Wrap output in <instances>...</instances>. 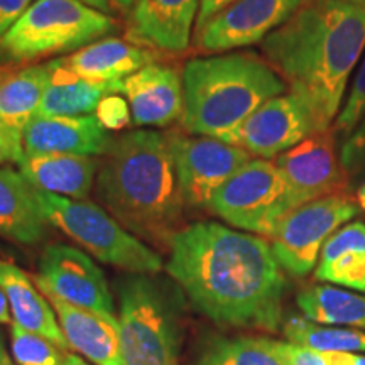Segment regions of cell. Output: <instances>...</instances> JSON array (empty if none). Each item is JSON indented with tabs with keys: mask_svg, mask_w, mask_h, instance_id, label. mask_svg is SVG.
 <instances>
[{
	"mask_svg": "<svg viewBox=\"0 0 365 365\" xmlns=\"http://www.w3.org/2000/svg\"><path fill=\"white\" fill-rule=\"evenodd\" d=\"M170 252L168 272L196 312L223 327L279 330L286 277L262 237L200 222L178 232Z\"/></svg>",
	"mask_w": 365,
	"mask_h": 365,
	"instance_id": "cell-1",
	"label": "cell"
},
{
	"mask_svg": "<svg viewBox=\"0 0 365 365\" xmlns=\"http://www.w3.org/2000/svg\"><path fill=\"white\" fill-rule=\"evenodd\" d=\"M364 49L365 6L344 0H304L262 41L267 61L309 108L318 132L331 127Z\"/></svg>",
	"mask_w": 365,
	"mask_h": 365,
	"instance_id": "cell-2",
	"label": "cell"
},
{
	"mask_svg": "<svg viewBox=\"0 0 365 365\" xmlns=\"http://www.w3.org/2000/svg\"><path fill=\"white\" fill-rule=\"evenodd\" d=\"M97 196L137 239L170 249L186 205L170 134L132 130L113 140L98 171Z\"/></svg>",
	"mask_w": 365,
	"mask_h": 365,
	"instance_id": "cell-3",
	"label": "cell"
},
{
	"mask_svg": "<svg viewBox=\"0 0 365 365\" xmlns=\"http://www.w3.org/2000/svg\"><path fill=\"white\" fill-rule=\"evenodd\" d=\"M286 86L254 53L190 59L182 71V125L190 134L222 139Z\"/></svg>",
	"mask_w": 365,
	"mask_h": 365,
	"instance_id": "cell-4",
	"label": "cell"
},
{
	"mask_svg": "<svg viewBox=\"0 0 365 365\" xmlns=\"http://www.w3.org/2000/svg\"><path fill=\"white\" fill-rule=\"evenodd\" d=\"M118 331L124 365H178L181 345V287L156 274L122 276Z\"/></svg>",
	"mask_w": 365,
	"mask_h": 365,
	"instance_id": "cell-5",
	"label": "cell"
},
{
	"mask_svg": "<svg viewBox=\"0 0 365 365\" xmlns=\"http://www.w3.org/2000/svg\"><path fill=\"white\" fill-rule=\"evenodd\" d=\"M108 14L78 0H36L0 39V65H19L81 49L112 33Z\"/></svg>",
	"mask_w": 365,
	"mask_h": 365,
	"instance_id": "cell-6",
	"label": "cell"
},
{
	"mask_svg": "<svg viewBox=\"0 0 365 365\" xmlns=\"http://www.w3.org/2000/svg\"><path fill=\"white\" fill-rule=\"evenodd\" d=\"M34 195L46 222L88 250L100 262L132 274H158L163 269L161 255L98 205L36 188Z\"/></svg>",
	"mask_w": 365,
	"mask_h": 365,
	"instance_id": "cell-7",
	"label": "cell"
},
{
	"mask_svg": "<svg viewBox=\"0 0 365 365\" xmlns=\"http://www.w3.org/2000/svg\"><path fill=\"white\" fill-rule=\"evenodd\" d=\"M208 210L228 225L262 237H271L294 212L282 173L267 159H250L242 166L217 190Z\"/></svg>",
	"mask_w": 365,
	"mask_h": 365,
	"instance_id": "cell-8",
	"label": "cell"
},
{
	"mask_svg": "<svg viewBox=\"0 0 365 365\" xmlns=\"http://www.w3.org/2000/svg\"><path fill=\"white\" fill-rule=\"evenodd\" d=\"M357 212L359 205L350 193L325 196L296 208L282 218L271 235L277 262L291 276H308L327 240Z\"/></svg>",
	"mask_w": 365,
	"mask_h": 365,
	"instance_id": "cell-9",
	"label": "cell"
},
{
	"mask_svg": "<svg viewBox=\"0 0 365 365\" xmlns=\"http://www.w3.org/2000/svg\"><path fill=\"white\" fill-rule=\"evenodd\" d=\"M274 163L282 173L294 210L325 196L350 193V176L336 153V134L331 127L314 132Z\"/></svg>",
	"mask_w": 365,
	"mask_h": 365,
	"instance_id": "cell-10",
	"label": "cell"
},
{
	"mask_svg": "<svg viewBox=\"0 0 365 365\" xmlns=\"http://www.w3.org/2000/svg\"><path fill=\"white\" fill-rule=\"evenodd\" d=\"M181 195L188 207L208 208L213 195L250 161L247 150L213 137L170 135Z\"/></svg>",
	"mask_w": 365,
	"mask_h": 365,
	"instance_id": "cell-11",
	"label": "cell"
},
{
	"mask_svg": "<svg viewBox=\"0 0 365 365\" xmlns=\"http://www.w3.org/2000/svg\"><path fill=\"white\" fill-rule=\"evenodd\" d=\"M314 132H318L317 122L303 100L293 93H282L259 107L247 120L218 140L247 150L250 156L274 158Z\"/></svg>",
	"mask_w": 365,
	"mask_h": 365,
	"instance_id": "cell-12",
	"label": "cell"
},
{
	"mask_svg": "<svg viewBox=\"0 0 365 365\" xmlns=\"http://www.w3.org/2000/svg\"><path fill=\"white\" fill-rule=\"evenodd\" d=\"M36 284L41 293L75 307L113 314V298L107 277L93 259L80 249L66 244H53L39 259Z\"/></svg>",
	"mask_w": 365,
	"mask_h": 365,
	"instance_id": "cell-13",
	"label": "cell"
},
{
	"mask_svg": "<svg viewBox=\"0 0 365 365\" xmlns=\"http://www.w3.org/2000/svg\"><path fill=\"white\" fill-rule=\"evenodd\" d=\"M304 0H235L196 31V48L223 53L262 43L284 26Z\"/></svg>",
	"mask_w": 365,
	"mask_h": 365,
	"instance_id": "cell-14",
	"label": "cell"
},
{
	"mask_svg": "<svg viewBox=\"0 0 365 365\" xmlns=\"http://www.w3.org/2000/svg\"><path fill=\"white\" fill-rule=\"evenodd\" d=\"M132 122L143 127H166L185 113L182 76L166 65H148L122 83Z\"/></svg>",
	"mask_w": 365,
	"mask_h": 365,
	"instance_id": "cell-15",
	"label": "cell"
},
{
	"mask_svg": "<svg viewBox=\"0 0 365 365\" xmlns=\"http://www.w3.org/2000/svg\"><path fill=\"white\" fill-rule=\"evenodd\" d=\"M22 143L24 154L105 156L112 149L113 137L97 115H36L26 127Z\"/></svg>",
	"mask_w": 365,
	"mask_h": 365,
	"instance_id": "cell-16",
	"label": "cell"
},
{
	"mask_svg": "<svg viewBox=\"0 0 365 365\" xmlns=\"http://www.w3.org/2000/svg\"><path fill=\"white\" fill-rule=\"evenodd\" d=\"M56 313L68 349L95 365H124L115 314L98 313L43 293Z\"/></svg>",
	"mask_w": 365,
	"mask_h": 365,
	"instance_id": "cell-17",
	"label": "cell"
},
{
	"mask_svg": "<svg viewBox=\"0 0 365 365\" xmlns=\"http://www.w3.org/2000/svg\"><path fill=\"white\" fill-rule=\"evenodd\" d=\"M200 0H135L130 39L145 48L182 53L188 48Z\"/></svg>",
	"mask_w": 365,
	"mask_h": 365,
	"instance_id": "cell-18",
	"label": "cell"
},
{
	"mask_svg": "<svg viewBox=\"0 0 365 365\" xmlns=\"http://www.w3.org/2000/svg\"><path fill=\"white\" fill-rule=\"evenodd\" d=\"M61 65L80 78L90 81H118L156 61V54L125 39L95 41L70 56L58 58Z\"/></svg>",
	"mask_w": 365,
	"mask_h": 365,
	"instance_id": "cell-19",
	"label": "cell"
},
{
	"mask_svg": "<svg viewBox=\"0 0 365 365\" xmlns=\"http://www.w3.org/2000/svg\"><path fill=\"white\" fill-rule=\"evenodd\" d=\"M19 171L36 190L85 200L93 188L98 163L75 154H24Z\"/></svg>",
	"mask_w": 365,
	"mask_h": 365,
	"instance_id": "cell-20",
	"label": "cell"
},
{
	"mask_svg": "<svg viewBox=\"0 0 365 365\" xmlns=\"http://www.w3.org/2000/svg\"><path fill=\"white\" fill-rule=\"evenodd\" d=\"M0 287L11 304L14 323L27 331L44 336L65 352L68 344L56 313L31 277L16 264L0 261Z\"/></svg>",
	"mask_w": 365,
	"mask_h": 365,
	"instance_id": "cell-21",
	"label": "cell"
},
{
	"mask_svg": "<svg viewBox=\"0 0 365 365\" xmlns=\"http://www.w3.org/2000/svg\"><path fill=\"white\" fill-rule=\"evenodd\" d=\"M49 80L38 115L80 117L97 112L100 102L108 95L122 93L118 81H90L80 78L61 65L59 59L48 63Z\"/></svg>",
	"mask_w": 365,
	"mask_h": 365,
	"instance_id": "cell-22",
	"label": "cell"
},
{
	"mask_svg": "<svg viewBox=\"0 0 365 365\" xmlns=\"http://www.w3.org/2000/svg\"><path fill=\"white\" fill-rule=\"evenodd\" d=\"M46 225L33 186L21 171L0 168V237L21 245H34L44 239Z\"/></svg>",
	"mask_w": 365,
	"mask_h": 365,
	"instance_id": "cell-23",
	"label": "cell"
},
{
	"mask_svg": "<svg viewBox=\"0 0 365 365\" xmlns=\"http://www.w3.org/2000/svg\"><path fill=\"white\" fill-rule=\"evenodd\" d=\"M314 277L365 293V223L344 225L327 240Z\"/></svg>",
	"mask_w": 365,
	"mask_h": 365,
	"instance_id": "cell-24",
	"label": "cell"
},
{
	"mask_svg": "<svg viewBox=\"0 0 365 365\" xmlns=\"http://www.w3.org/2000/svg\"><path fill=\"white\" fill-rule=\"evenodd\" d=\"M48 65L0 71V125L22 137L38 115L48 86Z\"/></svg>",
	"mask_w": 365,
	"mask_h": 365,
	"instance_id": "cell-25",
	"label": "cell"
},
{
	"mask_svg": "<svg viewBox=\"0 0 365 365\" xmlns=\"http://www.w3.org/2000/svg\"><path fill=\"white\" fill-rule=\"evenodd\" d=\"M296 303L303 317L313 323L365 330V296L319 284L301 291Z\"/></svg>",
	"mask_w": 365,
	"mask_h": 365,
	"instance_id": "cell-26",
	"label": "cell"
},
{
	"mask_svg": "<svg viewBox=\"0 0 365 365\" xmlns=\"http://www.w3.org/2000/svg\"><path fill=\"white\" fill-rule=\"evenodd\" d=\"M287 341L322 354H365V331L318 325L304 317H291L282 325Z\"/></svg>",
	"mask_w": 365,
	"mask_h": 365,
	"instance_id": "cell-27",
	"label": "cell"
},
{
	"mask_svg": "<svg viewBox=\"0 0 365 365\" xmlns=\"http://www.w3.org/2000/svg\"><path fill=\"white\" fill-rule=\"evenodd\" d=\"M196 365H284V362L276 349V340L237 336L210 341Z\"/></svg>",
	"mask_w": 365,
	"mask_h": 365,
	"instance_id": "cell-28",
	"label": "cell"
},
{
	"mask_svg": "<svg viewBox=\"0 0 365 365\" xmlns=\"http://www.w3.org/2000/svg\"><path fill=\"white\" fill-rule=\"evenodd\" d=\"M11 352L17 365H65L66 354L38 333L11 325Z\"/></svg>",
	"mask_w": 365,
	"mask_h": 365,
	"instance_id": "cell-29",
	"label": "cell"
},
{
	"mask_svg": "<svg viewBox=\"0 0 365 365\" xmlns=\"http://www.w3.org/2000/svg\"><path fill=\"white\" fill-rule=\"evenodd\" d=\"M365 113V58L360 65L357 76H355L352 88H350L349 98L339 113V118L335 120V124L331 125V129L335 130L336 135L344 137V140L352 134V130L357 127V124L362 120Z\"/></svg>",
	"mask_w": 365,
	"mask_h": 365,
	"instance_id": "cell-30",
	"label": "cell"
},
{
	"mask_svg": "<svg viewBox=\"0 0 365 365\" xmlns=\"http://www.w3.org/2000/svg\"><path fill=\"white\" fill-rule=\"evenodd\" d=\"M340 159L350 180L365 178V113L340 148Z\"/></svg>",
	"mask_w": 365,
	"mask_h": 365,
	"instance_id": "cell-31",
	"label": "cell"
},
{
	"mask_svg": "<svg viewBox=\"0 0 365 365\" xmlns=\"http://www.w3.org/2000/svg\"><path fill=\"white\" fill-rule=\"evenodd\" d=\"M97 118L107 130L124 129L132 120L129 102L118 95H108L98 105Z\"/></svg>",
	"mask_w": 365,
	"mask_h": 365,
	"instance_id": "cell-32",
	"label": "cell"
},
{
	"mask_svg": "<svg viewBox=\"0 0 365 365\" xmlns=\"http://www.w3.org/2000/svg\"><path fill=\"white\" fill-rule=\"evenodd\" d=\"M276 349L284 365H328L325 354L291 341H276Z\"/></svg>",
	"mask_w": 365,
	"mask_h": 365,
	"instance_id": "cell-33",
	"label": "cell"
},
{
	"mask_svg": "<svg viewBox=\"0 0 365 365\" xmlns=\"http://www.w3.org/2000/svg\"><path fill=\"white\" fill-rule=\"evenodd\" d=\"M24 158V143L22 137L12 134L6 127L0 125V164H19Z\"/></svg>",
	"mask_w": 365,
	"mask_h": 365,
	"instance_id": "cell-34",
	"label": "cell"
},
{
	"mask_svg": "<svg viewBox=\"0 0 365 365\" xmlns=\"http://www.w3.org/2000/svg\"><path fill=\"white\" fill-rule=\"evenodd\" d=\"M33 0H0V39L26 12Z\"/></svg>",
	"mask_w": 365,
	"mask_h": 365,
	"instance_id": "cell-35",
	"label": "cell"
},
{
	"mask_svg": "<svg viewBox=\"0 0 365 365\" xmlns=\"http://www.w3.org/2000/svg\"><path fill=\"white\" fill-rule=\"evenodd\" d=\"M235 0H200V12L198 19H196V31L202 29L207 22L217 16L218 12L230 6Z\"/></svg>",
	"mask_w": 365,
	"mask_h": 365,
	"instance_id": "cell-36",
	"label": "cell"
},
{
	"mask_svg": "<svg viewBox=\"0 0 365 365\" xmlns=\"http://www.w3.org/2000/svg\"><path fill=\"white\" fill-rule=\"evenodd\" d=\"M328 365H365V355L359 354H325Z\"/></svg>",
	"mask_w": 365,
	"mask_h": 365,
	"instance_id": "cell-37",
	"label": "cell"
},
{
	"mask_svg": "<svg viewBox=\"0 0 365 365\" xmlns=\"http://www.w3.org/2000/svg\"><path fill=\"white\" fill-rule=\"evenodd\" d=\"M12 323H14V318L11 312V304H9L7 296L2 291V287H0V325L11 327Z\"/></svg>",
	"mask_w": 365,
	"mask_h": 365,
	"instance_id": "cell-38",
	"label": "cell"
},
{
	"mask_svg": "<svg viewBox=\"0 0 365 365\" xmlns=\"http://www.w3.org/2000/svg\"><path fill=\"white\" fill-rule=\"evenodd\" d=\"M78 2L85 4V6H88L91 9H97V11L103 14L110 12V2H108V0H78Z\"/></svg>",
	"mask_w": 365,
	"mask_h": 365,
	"instance_id": "cell-39",
	"label": "cell"
},
{
	"mask_svg": "<svg viewBox=\"0 0 365 365\" xmlns=\"http://www.w3.org/2000/svg\"><path fill=\"white\" fill-rule=\"evenodd\" d=\"M355 202H357L359 208H362L365 212V181L359 186L357 193H355Z\"/></svg>",
	"mask_w": 365,
	"mask_h": 365,
	"instance_id": "cell-40",
	"label": "cell"
},
{
	"mask_svg": "<svg viewBox=\"0 0 365 365\" xmlns=\"http://www.w3.org/2000/svg\"><path fill=\"white\" fill-rule=\"evenodd\" d=\"M65 365H90L86 362L85 359L78 357V355H71V354H66V364Z\"/></svg>",
	"mask_w": 365,
	"mask_h": 365,
	"instance_id": "cell-41",
	"label": "cell"
},
{
	"mask_svg": "<svg viewBox=\"0 0 365 365\" xmlns=\"http://www.w3.org/2000/svg\"><path fill=\"white\" fill-rule=\"evenodd\" d=\"M0 365H12L11 362H9V357L6 355V352H4L2 345H0Z\"/></svg>",
	"mask_w": 365,
	"mask_h": 365,
	"instance_id": "cell-42",
	"label": "cell"
},
{
	"mask_svg": "<svg viewBox=\"0 0 365 365\" xmlns=\"http://www.w3.org/2000/svg\"><path fill=\"white\" fill-rule=\"evenodd\" d=\"M115 2L122 7H130V6H134L135 0H115Z\"/></svg>",
	"mask_w": 365,
	"mask_h": 365,
	"instance_id": "cell-43",
	"label": "cell"
},
{
	"mask_svg": "<svg viewBox=\"0 0 365 365\" xmlns=\"http://www.w3.org/2000/svg\"><path fill=\"white\" fill-rule=\"evenodd\" d=\"M344 2L355 4V6H365V0H344Z\"/></svg>",
	"mask_w": 365,
	"mask_h": 365,
	"instance_id": "cell-44",
	"label": "cell"
}]
</instances>
